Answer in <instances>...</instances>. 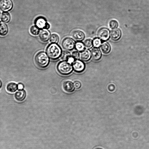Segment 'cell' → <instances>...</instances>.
Returning a JSON list of instances; mask_svg holds the SVG:
<instances>
[{
    "mask_svg": "<svg viewBox=\"0 0 149 149\" xmlns=\"http://www.w3.org/2000/svg\"><path fill=\"white\" fill-rule=\"evenodd\" d=\"M18 89L19 90L23 89L24 88V85L21 83H19L18 85Z\"/></svg>",
    "mask_w": 149,
    "mask_h": 149,
    "instance_id": "cell-30",
    "label": "cell"
},
{
    "mask_svg": "<svg viewBox=\"0 0 149 149\" xmlns=\"http://www.w3.org/2000/svg\"><path fill=\"white\" fill-rule=\"evenodd\" d=\"M100 49L104 54H107L110 52L111 47L110 44L108 42H104L101 44Z\"/></svg>",
    "mask_w": 149,
    "mask_h": 149,
    "instance_id": "cell-16",
    "label": "cell"
},
{
    "mask_svg": "<svg viewBox=\"0 0 149 149\" xmlns=\"http://www.w3.org/2000/svg\"><path fill=\"white\" fill-rule=\"evenodd\" d=\"M13 6L11 0H0V8L3 12H7L11 10Z\"/></svg>",
    "mask_w": 149,
    "mask_h": 149,
    "instance_id": "cell-6",
    "label": "cell"
},
{
    "mask_svg": "<svg viewBox=\"0 0 149 149\" xmlns=\"http://www.w3.org/2000/svg\"><path fill=\"white\" fill-rule=\"evenodd\" d=\"M91 52L88 49H84L80 52L79 57L80 59L84 61H88L91 58Z\"/></svg>",
    "mask_w": 149,
    "mask_h": 149,
    "instance_id": "cell-13",
    "label": "cell"
},
{
    "mask_svg": "<svg viewBox=\"0 0 149 149\" xmlns=\"http://www.w3.org/2000/svg\"><path fill=\"white\" fill-rule=\"evenodd\" d=\"M79 53L76 51L72 52V54L71 56L74 59L77 60L79 57Z\"/></svg>",
    "mask_w": 149,
    "mask_h": 149,
    "instance_id": "cell-27",
    "label": "cell"
},
{
    "mask_svg": "<svg viewBox=\"0 0 149 149\" xmlns=\"http://www.w3.org/2000/svg\"><path fill=\"white\" fill-rule=\"evenodd\" d=\"M61 56V59L65 61H68L71 56L70 52L67 51H63Z\"/></svg>",
    "mask_w": 149,
    "mask_h": 149,
    "instance_id": "cell-20",
    "label": "cell"
},
{
    "mask_svg": "<svg viewBox=\"0 0 149 149\" xmlns=\"http://www.w3.org/2000/svg\"><path fill=\"white\" fill-rule=\"evenodd\" d=\"M72 67L75 72L81 73L83 72L85 68V65L81 61L76 60L72 63Z\"/></svg>",
    "mask_w": 149,
    "mask_h": 149,
    "instance_id": "cell-8",
    "label": "cell"
},
{
    "mask_svg": "<svg viewBox=\"0 0 149 149\" xmlns=\"http://www.w3.org/2000/svg\"><path fill=\"white\" fill-rule=\"evenodd\" d=\"M50 41L52 43H57L59 40V38L57 35L56 34H53L50 36Z\"/></svg>",
    "mask_w": 149,
    "mask_h": 149,
    "instance_id": "cell-25",
    "label": "cell"
},
{
    "mask_svg": "<svg viewBox=\"0 0 149 149\" xmlns=\"http://www.w3.org/2000/svg\"><path fill=\"white\" fill-rule=\"evenodd\" d=\"M8 28L7 25L5 24L1 23L0 24V34L1 36H5L8 33Z\"/></svg>",
    "mask_w": 149,
    "mask_h": 149,
    "instance_id": "cell-19",
    "label": "cell"
},
{
    "mask_svg": "<svg viewBox=\"0 0 149 149\" xmlns=\"http://www.w3.org/2000/svg\"><path fill=\"white\" fill-rule=\"evenodd\" d=\"M35 61L39 67L44 68L48 65L49 60L47 54L44 52H40L36 55Z\"/></svg>",
    "mask_w": 149,
    "mask_h": 149,
    "instance_id": "cell-2",
    "label": "cell"
},
{
    "mask_svg": "<svg viewBox=\"0 0 149 149\" xmlns=\"http://www.w3.org/2000/svg\"><path fill=\"white\" fill-rule=\"evenodd\" d=\"M35 24L40 29H48L50 28L49 24L47 22L46 19L44 17L39 16L36 18Z\"/></svg>",
    "mask_w": 149,
    "mask_h": 149,
    "instance_id": "cell-4",
    "label": "cell"
},
{
    "mask_svg": "<svg viewBox=\"0 0 149 149\" xmlns=\"http://www.w3.org/2000/svg\"><path fill=\"white\" fill-rule=\"evenodd\" d=\"M26 96V92L23 89L19 90L15 94V99L19 102L23 101L25 98Z\"/></svg>",
    "mask_w": 149,
    "mask_h": 149,
    "instance_id": "cell-15",
    "label": "cell"
},
{
    "mask_svg": "<svg viewBox=\"0 0 149 149\" xmlns=\"http://www.w3.org/2000/svg\"><path fill=\"white\" fill-rule=\"evenodd\" d=\"M110 29H113L117 28L118 25V22L116 20L112 19L110 20L109 24Z\"/></svg>",
    "mask_w": 149,
    "mask_h": 149,
    "instance_id": "cell-24",
    "label": "cell"
},
{
    "mask_svg": "<svg viewBox=\"0 0 149 149\" xmlns=\"http://www.w3.org/2000/svg\"><path fill=\"white\" fill-rule=\"evenodd\" d=\"M121 36V31L118 28L113 29L110 31V37L113 40L116 41L118 40L120 38Z\"/></svg>",
    "mask_w": 149,
    "mask_h": 149,
    "instance_id": "cell-9",
    "label": "cell"
},
{
    "mask_svg": "<svg viewBox=\"0 0 149 149\" xmlns=\"http://www.w3.org/2000/svg\"><path fill=\"white\" fill-rule=\"evenodd\" d=\"M110 32L108 29L106 28L100 29L97 32V36L99 39L102 41H106L109 38Z\"/></svg>",
    "mask_w": 149,
    "mask_h": 149,
    "instance_id": "cell-7",
    "label": "cell"
},
{
    "mask_svg": "<svg viewBox=\"0 0 149 149\" xmlns=\"http://www.w3.org/2000/svg\"><path fill=\"white\" fill-rule=\"evenodd\" d=\"M85 47L86 48H91L93 46V40L91 39L88 38L84 42Z\"/></svg>",
    "mask_w": 149,
    "mask_h": 149,
    "instance_id": "cell-23",
    "label": "cell"
},
{
    "mask_svg": "<svg viewBox=\"0 0 149 149\" xmlns=\"http://www.w3.org/2000/svg\"><path fill=\"white\" fill-rule=\"evenodd\" d=\"M63 86L65 91L68 93H72L74 90V84L69 81H64L63 84Z\"/></svg>",
    "mask_w": 149,
    "mask_h": 149,
    "instance_id": "cell-12",
    "label": "cell"
},
{
    "mask_svg": "<svg viewBox=\"0 0 149 149\" xmlns=\"http://www.w3.org/2000/svg\"><path fill=\"white\" fill-rule=\"evenodd\" d=\"M0 84H1L0 88H1V84H2V83L1 82V81H0Z\"/></svg>",
    "mask_w": 149,
    "mask_h": 149,
    "instance_id": "cell-31",
    "label": "cell"
},
{
    "mask_svg": "<svg viewBox=\"0 0 149 149\" xmlns=\"http://www.w3.org/2000/svg\"><path fill=\"white\" fill-rule=\"evenodd\" d=\"M74 88L77 89H79L81 86V83L78 81H75L74 83Z\"/></svg>",
    "mask_w": 149,
    "mask_h": 149,
    "instance_id": "cell-28",
    "label": "cell"
},
{
    "mask_svg": "<svg viewBox=\"0 0 149 149\" xmlns=\"http://www.w3.org/2000/svg\"><path fill=\"white\" fill-rule=\"evenodd\" d=\"M75 47L77 50L80 52L84 50L85 47L84 43L80 41L75 43Z\"/></svg>",
    "mask_w": 149,
    "mask_h": 149,
    "instance_id": "cell-22",
    "label": "cell"
},
{
    "mask_svg": "<svg viewBox=\"0 0 149 149\" xmlns=\"http://www.w3.org/2000/svg\"><path fill=\"white\" fill-rule=\"evenodd\" d=\"M95 149H102V148H96Z\"/></svg>",
    "mask_w": 149,
    "mask_h": 149,
    "instance_id": "cell-32",
    "label": "cell"
},
{
    "mask_svg": "<svg viewBox=\"0 0 149 149\" xmlns=\"http://www.w3.org/2000/svg\"><path fill=\"white\" fill-rule=\"evenodd\" d=\"M50 33L47 29H43L39 33V37L40 40L44 42H47L50 39Z\"/></svg>",
    "mask_w": 149,
    "mask_h": 149,
    "instance_id": "cell-10",
    "label": "cell"
},
{
    "mask_svg": "<svg viewBox=\"0 0 149 149\" xmlns=\"http://www.w3.org/2000/svg\"><path fill=\"white\" fill-rule=\"evenodd\" d=\"M1 20L4 23H8L10 20V14L7 12H4L1 16Z\"/></svg>",
    "mask_w": 149,
    "mask_h": 149,
    "instance_id": "cell-18",
    "label": "cell"
},
{
    "mask_svg": "<svg viewBox=\"0 0 149 149\" xmlns=\"http://www.w3.org/2000/svg\"><path fill=\"white\" fill-rule=\"evenodd\" d=\"M101 45V40L99 38H95L93 40V45L95 47L98 48Z\"/></svg>",
    "mask_w": 149,
    "mask_h": 149,
    "instance_id": "cell-26",
    "label": "cell"
},
{
    "mask_svg": "<svg viewBox=\"0 0 149 149\" xmlns=\"http://www.w3.org/2000/svg\"><path fill=\"white\" fill-rule=\"evenodd\" d=\"M40 29L37 26H33L30 28L31 33L34 36L38 35L40 33Z\"/></svg>",
    "mask_w": 149,
    "mask_h": 149,
    "instance_id": "cell-21",
    "label": "cell"
},
{
    "mask_svg": "<svg viewBox=\"0 0 149 149\" xmlns=\"http://www.w3.org/2000/svg\"><path fill=\"white\" fill-rule=\"evenodd\" d=\"M75 43V41L72 38H66L63 40L62 45L64 49L68 50H71L74 48Z\"/></svg>",
    "mask_w": 149,
    "mask_h": 149,
    "instance_id": "cell-5",
    "label": "cell"
},
{
    "mask_svg": "<svg viewBox=\"0 0 149 149\" xmlns=\"http://www.w3.org/2000/svg\"><path fill=\"white\" fill-rule=\"evenodd\" d=\"M72 36L74 39L79 41L83 40L85 37L84 33L80 30L74 31L72 34Z\"/></svg>",
    "mask_w": 149,
    "mask_h": 149,
    "instance_id": "cell-14",
    "label": "cell"
},
{
    "mask_svg": "<svg viewBox=\"0 0 149 149\" xmlns=\"http://www.w3.org/2000/svg\"><path fill=\"white\" fill-rule=\"evenodd\" d=\"M6 88L7 91L9 92L13 93L18 89V86L15 83L11 82L8 84Z\"/></svg>",
    "mask_w": 149,
    "mask_h": 149,
    "instance_id": "cell-17",
    "label": "cell"
},
{
    "mask_svg": "<svg viewBox=\"0 0 149 149\" xmlns=\"http://www.w3.org/2000/svg\"><path fill=\"white\" fill-rule=\"evenodd\" d=\"M73 68L70 63L65 61L59 62L57 67L58 72L63 75L70 74L73 70Z\"/></svg>",
    "mask_w": 149,
    "mask_h": 149,
    "instance_id": "cell-3",
    "label": "cell"
},
{
    "mask_svg": "<svg viewBox=\"0 0 149 149\" xmlns=\"http://www.w3.org/2000/svg\"><path fill=\"white\" fill-rule=\"evenodd\" d=\"M46 52L48 57L53 60L58 59L62 54L61 47L56 43H52L49 45L47 48Z\"/></svg>",
    "mask_w": 149,
    "mask_h": 149,
    "instance_id": "cell-1",
    "label": "cell"
},
{
    "mask_svg": "<svg viewBox=\"0 0 149 149\" xmlns=\"http://www.w3.org/2000/svg\"><path fill=\"white\" fill-rule=\"evenodd\" d=\"M114 86H113V85H110L108 86V89L111 92V88L112 89V91H113L114 90L115 87Z\"/></svg>",
    "mask_w": 149,
    "mask_h": 149,
    "instance_id": "cell-29",
    "label": "cell"
},
{
    "mask_svg": "<svg viewBox=\"0 0 149 149\" xmlns=\"http://www.w3.org/2000/svg\"><path fill=\"white\" fill-rule=\"evenodd\" d=\"M91 54L92 58L95 61L99 60L102 56L101 52L98 48L95 47L92 48Z\"/></svg>",
    "mask_w": 149,
    "mask_h": 149,
    "instance_id": "cell-11",
    "label": "cell"
}]
</instances>
